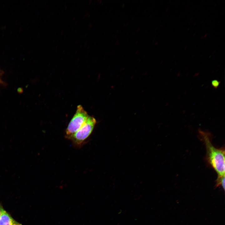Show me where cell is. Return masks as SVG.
Returning a JSON list of instances; mask_svg holds the SVG:
<instances>
[{
	"label": "cell",
	"mask_w": 225,
	"mask_h": 225,
	"mask_svg": "<svg viewBox=\"0 0 225 225\" xmlns=\"http://www.w3.org/2000/svg\"><path fill=\"white\" fill-rule=\"evenodd\" d=\"M199 135L205 145L208 163L217 173V177L225 176V149L224 147H215L212 142L210 133L199 129Z\"/></svg>",
	"instance_id": "6da1fadb"
},
{
	"label": "cell",
	"mask_w": 225,
	"mask_h": 225,
	"mask_svg": "<svg viewBox=\"0 0 225 225\" xmlns=\"http://www.w3.org/2000/svg\"><path fill=\"white\" fill-rule=\"evenodd\" d=\"M96 123L95 119L89 116L85 122L77 131L66 137L75 144L80 145L91 134Z\"/></svg>",
	"instance_id": "7a4b0ae2"
},
{
	"label": "cell",
	"mask_w": 225,
	"mask_h": 225,
	"mask_svg": "<svg viewBox=\"0 0 225 225\" xmlns=\"http://www.w3.org/2000/svg\"><path fill=\"white\" fill-rule=\"evenodd\" d=\"M88 117L87 112L82 106L78 105L75 113L66 128V136L71 135L77 131L85 122Z\"/></svg>",
	"instance_id": "3957f363"
},
{
	"label": "cell",
	"mask_w": 225,
	"mask_h": 225,
	"mask_svg": "<svg viewBox=\"0 0 225 225\" xmlns=\"http://www.w3.org/2000/svg\"><path fill=\"white\" fill-rule=\"evenodd\" d=\"M0 225H22L15 220L5 210L0 217Z\"/></svg>",
	"instance_id": "277c9868"
},
{
	"label": "cell",
	"mask_w": 225,
	"mask_h": 225,
	"mask_svg": "<svg viewBox=\"0 0 225 225\" xmlns=\"http://www.w3.org/2000/svg\"><path fill=\"white\" fill-rule=\"evenodd\" d=\"M221 186L225 190V176L218 177L216 181L215 186L216 187Z\"/></svg>",
	"instance_id": "5b68a950"
},
{
	"label": "cell",
	"mask_w": 225,
	"mask_h": 225,
	"mask_svg": "<svg viewBox=\"0 0 225 225\" xmlns=\"http://www.w3.org/2000/svg\"><path fill=\"white\" fill-rule=\"evenodd\" d=\"M212 85L214 88H217L220 83V82L217 80H214L212 81Z\"/></svg>",
	"instance_id": "8992f818"
},
{
	"label": "cell",
	"mask_w": 225,
	"mask_h": 225,
	"mask_svg": "<svg viewBox=\"0 0 225 225\" xmlns=\"http://www.w3.org/2000/svg\"><path fill=\"white\" fill-rule=\"evenodd\" d=\"M4 210V209L2 208V206L1 205H0V217Z\"/></svg>",
	"instance_id": "52a82bcc"
},
{
	"label": "cell",
	"mask_w": 225,
	"mask_h": 225,
	"mask_svg": "<svg viewBox=\"0 0 225 225\" xmlns=\"http://www.w3.org/2000/svg\"><path fill=\"white\" fill-rule=\"evenodd\" d=\"M207 35H208V34H207V33L205 34L204 35V36H203V38H205L207 36Z\"/></svg>",
	"instance_id": "ba28073f"
},
{
	"label": "cell",
	"mask_w": 225,
	"mask_h": 225,
	"mask_svg": "<svg viewBox=\"0 0 225 225\" xmlns=\"http://www.w3.org/2000/svg\"><path fill=\"white\" fill-rule=\"evenodd\" d=\"M217 5V3H216L215 4H214V6H213V7H215Z\"/></svg>",
	"instance_id": "9c48e42d"
},
{
	"label": "cell",
	"mask_w": 225,
	"mask_h": 225,
	"mask_svg": "<svg viewBox=\"0 0 225 225\" xmlns=\"http://www.w3.org/2000/svg\"><path fill=\"white\" fill-rule=\"evenodd\" d=\"M187 48V46L185 47L184 49V50H186V49Z\"/></svg>",
	"instance_id": "30bf717a"
},
{
	"label": "cell",
	"mask_w": 225,
	"mask_h": 225,
	"mask_svg": "<svg viewBox=\"0 0 225 225\" xmlns=\"http://www.w3.org/2000/svg\"><path fill=\"white\" fill-rule=\"evenodd\" d=\"M192 21L188 23V24H191L192 23Z\"/></svg>",
	"instance_id": "8fae6325"
},
{
	"label": "cell",
	"mask_w": 225,
	"mask_h": 225,
	"mask_svg": "<svg viewBox=\"0 0 225 225\" xmlns=\"http://www.w3.org/2000/svg\"><path fill=\"white\" fill-rule=\"evenodd\" d=\"M196 34V32H195V33L193 34V36H194Z\"/></svg>",
	"instance_id": "7c38bea8"
},
{
	"label": "cell",
	"mask_w": 225,
	"mask_h": 225,
	"mask_svg": "<svg viewBox=\"0 0 225 225\" xmlns=\"http://www.w3.org/2000/svg\"><path fill=\"white\" fill-rule=\"evenodd\" d=\"M216 50H214V52L212 53V54H213L214 53V52H216Z\"/></svg>",
	"instance_id": "4fadbf2b"
},
{
	"label": "cell",
	"mask_w": 225,
	"mask_h": 225,
	"mask_svg": "<svg viewBox=\"0 0 225 225\" xmlns=\"http://www.w3.org/2000/svg\"><path fill=\"white\" fill-rule=\"evenodd\" d=\"M196 22L194 23V24H193V26H195V25H196Z\"/></svg>",
	"instance_id": "5bb4252c"
},
{
	"label": "cell",
	"mask_w": 225,
	"mask_h": 225,
	"mask_svg": "<svg viewBox=\"0 0 225 225\" xmlns=\"http://www.w3.org/2000/svg\"><path fill=\"white\" fill-rule=\"evenodd\" d=\"M168 10V8L166 10V12Z\"/></svg>",
	"instance_id": "9a60e30c"
},
{
	"label": "cell",
	"mask_w": 225,
	"mask_h": 225,
	"mask_svg": "<svg viewBox=\"0 0 225 225\" xmlns=\"http://www.w3.org/2000/svg\"><path fill=\"white\" fill-rule=\"evenodd\" d=\"M203 38V36H202V37H201V39H202V38Z\"/></svg>",
	"instance_id": "2e32d148"
},
{
	"label": "cell",
	"mask_w": 225,
	"mask_h": 225,
	"mask_svg": "<svg viewBox=\"0 0 225 225\" xmlns=\"http://www.w3.org/2000/svg\"><path fill=\"white\" fill-rule=\"evenodd\" d=\"M203 21L202 22V23H201V24H202V23H203Z\"/></svg>",
	"instance_id": "e0dca14e"
}]
</instances>
